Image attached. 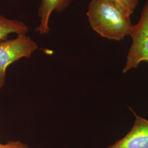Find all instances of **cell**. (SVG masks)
Masks as SVG:
<instances>
[{"instance_id":"cell-1","label":"cell","mask_w":148,"mask_h":148,"mask_svg":"<svg viewBox=\"0 0 148 148\" xmlns=\"http://www.w3.org/2000/svg\"><path fill=\"white\" fill-rule=\"evenodd\" d=\"M131 13L117 0H92L87 13L90 26L101 37L120 41L130 35Z\"/></svg>"},{"instance_id":"cell-2","label":"cell","mask_w":148,"mask_h":148,"mask_svg":"<svg viewBox=\"0 0 148 148\" xmlns=\"http://www.w3.org/2000/svg\"><path fill=\"white\" fill-rule=\"evenodd\" d=\"M37 48V43L24 34L0 42V89L5 84L8 67L22 58H29Z\"/></svg>"},{"instance_id":"cell-3","label":"cell","mask_w":148,"mask_h":148,"mask_svg":"<svg viewBox=\"0 0 148 148\" xmlns=\"http://www.w3.org/2000/svg\"><path fill=\"white\" fill-rule=\"evenodd\" d=\"M130 35L132 38V45L123 70L124 73L130 69L137 68L143 62H148V0L143 8L138 23L133 25Z\"/></svg>"},{"instance_id":"cell-4","label":"cell","mask_w":148,"mask_h":148,"mask_svg":"<svg viewBox=\"0 0 148 148\" xmlns=\"http://www.w3.org/2000/svg\"><path fill=\"white\" fill-rule=\"evenodd\" d=\"M129 108L136 117L131 130L121 139L107 148H148V120L138 116Z\"/></svg>"},{"instance_id":"cell-5","label":"cell","mask_w":148,"mask_h":148,"mask_svg":"<svg viewBox=\"0 0 148 148\" xmlns=\"http://www.w3.org/2000/svg\"><path fill=\"white\" fill-rule=\"evenodd\" d=\"M73 0H41L38 10L40 18L39 25L35 28L36 32L40 35H46L49 32V21L54 11L62 13L71 5Z\"/></svg>"},{"instance_id":"cell-6","label":"cell","mask_w":148,"mask_h":148,"mask_svg":"<svg viewBox=\"0 0 148 148\" xmlns=\"http://www.w3.org/2000/svg\"><path fill=\"white\" fill-rule=\"evenodd\" d=\"M28 31V27L23 21L0 15V42L7 40L11 34H27Z\"/></svg>"},{"instance_id":"cell-7","label":"cell","mask_w":148,"mask_h":148,"mask_svg":"<svg viewBox=\"0 0 148 148\" xmlns=\"http://www.w3.org/2000/svg\"><path fill=\"white\" fill-rule=\"evenodd\" d=\"M0 148H30L21 141H9L6 144H1Z\"/></svg>"},{"instance_id":"cell-8","label":"cell","mask_w":148,"mask_h":148,"mask_svg":"<svg viewBox=\"0 0 148 148\" xmlns=\"http://www.w3.org/2000/svg\"><path fill=\"white\" fill-rule=\"evenodd\" d=\"M122 5L125 6L132 14L136 8L139 0H117Z\"/></svg>"},{"instance_id":"cell-9","label":"cell","mask_w":148,"mask_h":148,"mask_svg":"<svg viewBox=\"0 0 148 148\" xmlns=\"http://www.w3.org/2000/svg\"><path fill=\"white\" fill-rule=\"evenodd\" d=\"M10 1H13V0H10Z\"/></svg>"}]
</instances>
